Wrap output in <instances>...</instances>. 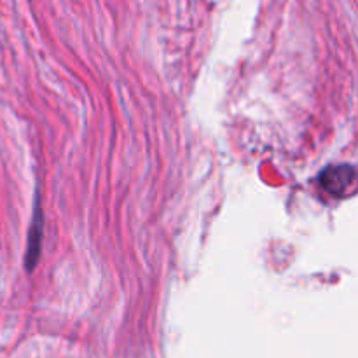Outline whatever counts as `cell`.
Masks as SVG:
<instances>
[{"mask_svg":"<svg viewBox=\"0 0 358 358\" xmlns=\"http://www.w3.org/2000/svg\"><path fill=\"white\" fill-rule=\"evenodd\" d=\"M353 177H355V171L348 164H338V166H331L320 175L318 182H320L322 187L332 196H343L346 192V189L352 185Z\"/></svg>","mask_w":358,"mask_h":358,"instance_id":"1","label":"cell"}]
</instances>
